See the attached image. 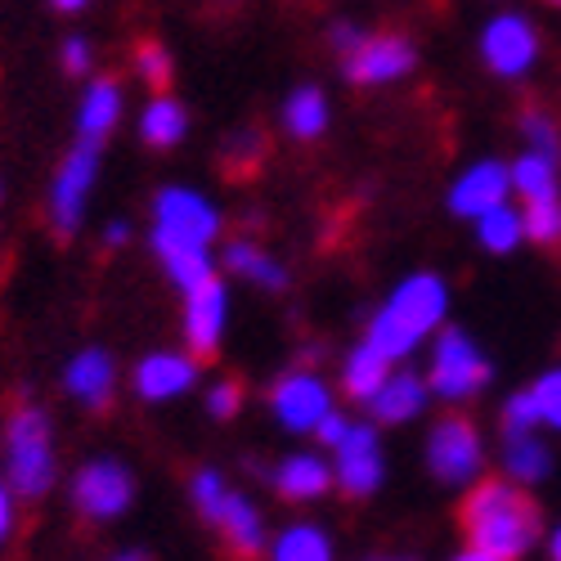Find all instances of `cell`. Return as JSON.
Wrapping results in <instances>:
<instances>
[{
    "label": "cell",
    "instance_id": "6da1fadb",
    "mask_svg": "<svg viewBox=\"0 0 561 561\" xmlns=\"http://www.w3.org/2000/svg\"><path fill=\"white\" fill-rule=\"evenodd\" d=\"M462 526H467L472 548L494 552L503 561H517L539 539V507L512 481H481L462 499Z\"/></svg>",
    "mask_w": 561,
    "mask_h": 561
},
{
    "label": "cell",
    "instance_id": "7a4b0ae2",
    "mask_svg": "<svg viewBox=\"0 0 561 561\" xmlns=\"http://www.w3.org/2000/svg\"><path fill=\"white\" fill-rule=\"evenodd\" d=\"M449 310V288L440 284L436 274H409L404 284L387 297V306L373 314L368 323V346L382 351L391 364L396 359H409L417 346H423Z\"/></svg>",
    "mask_w": 561,
    "mask_h": 561
},
{
    "label": "cell",
    "instance_id": "3957f363",
    "mask_svg": "<svg viewBox=\"0 0 561 561\" xmlns=\"http://www.w3.org/2000/svg\"><path fill=\"white\" fill-rule=\"evenodd\" d=\"M5 472H10V485L19 499H41L55 485V436H50V417L36 404H23L10 413Z\"/></svg>",
    "mask_w": 561,
    "mask_h": 561
},
{
    "label": "cell",
    "instance_id": "277c9868",
    "mask_svg": "<svg viewBox=\"0 0 561 561\" xmlns=\"http://www.w3.org/2000/svg\"><path fill=\"white\" fill-rule=\"evenodd\" d=\"M190 494H194L203 517L216 526V535L225 539V548L239 561H252V557L265 552V522H261V512L243 494H233L220 472H211V467L194 472Z\"/></svg>",
    "mask_w": 561,
    "mask_h": 561
},
{
    "label": "cell",
    "instance_id": "5b68a950",
    "mask_svg": "<svg viewBox=\"0 0 561 561\" xmlns=\"http://www.w3.org/2000/svg\"><path fill=\"white\" fill-rule=\"evenodd\" d=\"M220 233V211L194 190H162L153 198V252L162 248H211Z\"/></svg>",
    "mask_w": 561,
    "mask_h": 561
},
{
    "label": "cell",
    "instance_id": "8992f818",
    "mask_svg": "<svg viewBox=\"0 0 561 561\" xmlns=\"http://www.w3.org/2000/svg\"><path fill=\"white\" fill-rule=\"evenodd\" d=\"M490 382V359L481 355V346L467 337L462 329H445L436 333V346H432V396L449 400V404H462L472 400L481 387Z\"/></svg>",
    "mask_w": 561,
    "mask_h": 561
},
{
    "label": "cell",
    "instance_id": "52a82bcc",
    "mask_svg": "<svg viewBox=\"0 0 561 561\" xmlns=\"http://www.w3.org/2000/svg\"><path fill=\"white\" fill-rule=\"evenodd\" d=\"M481 462H485V445L481 432L467 423V417H440L427 436V467L432 477L445 485H462V481H477L481 477Z\"/></svg>",
    "mask_w": 561,
    "mask_h": 561
},
{
    "label": "cell",
    "instance_id": "ba28073f",
    "mask_svg": "<svg viewBox=\"0 0 561 561\" xmlns=\"http://www.w3.org/2000/svg\"><path fill=\"white\" fill-rule=\"evenodd\" d=\"M95 175H100V145H77L64 158V167L50 184V220H55V229L64 233V239L77 233V225L85 216V198H90V190H95Z\"/></svg>",
    "mask_w": 561,
    "mask_h": 561
},
{
    "label": "cell",
    "instance_id": "9c48e42d",
    "mask_svg": "<svg viewBox=\"0 0 561 561\" xmlns=\"http://www.w3.org/2000/svg\"><path fill=\"white\" fill-rule=\"evenodd\" d=\"M130 494H135V481L122 462L113 458H100V462H85L77 481H72V503L81 517L90 522H113L130 507Z\"/></svg>",
    "mask_w": 561,
    "mask_h": 561
},
{
    "label": "cell",
    "instance_id": "30bf717a",
    "mask_svg": "<svg viewBox=\"0 0 561 561\" xmlns=\"http://www.w3.org/2000/svg\"><path fill=\"white\" fill-rule=\"evenodd\" d=\"M481 59L490 64V72H499L507 81L526 77L535 68V59H539V32H535V23L522 19V14L490 19L485 32H481Z\"/></svg>",
    "mask_w": 561,
    "mask_h": 561
},
{
    "label": "cell",
    "instance_id": "8fae6325",
    "mask_svg": "<svg viewBox=\"0 0 561 561\" xmlns=\"http://www.w3.org/2000/svg\"><path fill=\"white\" fill-rule=\"evenodd\" d=\"M417 64V50H413V41L400 36V32H368L359 41V50H351L342 59L346 77L355 85H387V81H400L404 72H413Z\"/></svg>",
    "mask_w": 561,
    "mask_h": 561
},
{
    "label": "cell",
    "instance_id": "7c38bea8",
    "mask_svg": "<svg viewBox=\"0 0 561 561\" xmlns=\"http://www.w3.org/2000/svg\"><path fill=\"white\" fill-rule=\"evenodd\" d=\"M270 409L274 417L284 423L288 432H314L323 417L333 413V396L323 387L314 373H288V378H278L274 391H270Z\"/></svg>",
    "mask_w": 561,
    "mask_h": 561
},
{
    "label": "cell",
    "instance_id": "4fadbf2b",
    "mask_svg": "<svg viewBox=\"0 0 561 561\" xmlns=\"http://www.w3.org/2000/svg\"><path fill=\"white\" fill-rule=\"evenodd\" d=\"M225 323H229V293L220 278H207L203 288L184 293V342H190L194 359H211L220 351Z\"/></svg>",
    "mask_w": 561,
    "mask_h": 561
},
{
    "label": "cell",
    "instance_id": "5bb4252c",
    "mask_svg": "<svg viewBox=\"0 0 561 561\" xmlns=\"http://www.w3.org/2000/svg\"><path fill=\"white\" fill-rule=\"evenodd\" d=\"M337 485L351 499H368L382 485V445L368 423H351V432L337 445Z\"/></svg>",
    "mask_w": 561,
    "mask_h": 561
},
{
    "label": "cell",
    "instance_id": "9a60e30c",
    "mask_svg": "<svg viewBox=\"0 0 561 561\" xmlns=\"http://www.w3.org/2000/svg\"><path fill=\"white\" fill-rule=\"evenodd\" d=\"M507 190H512V167H503V162H477V167H467L454 180L449 211L454 216H467V220H481L485 211H494V207L507 203Z\"/></svg>",
    "mask_w": 561,
    "mask_h": 561
},
{
    "label": "cell",
    "instance_id": "2e32d148",
    "mask_svg": "<svg viewBox=\"0 0 561 561\" xmlns=\"http://www.w3.org/2000/svg\"><path fill=\"white\" fill-rule=\"evenodd\" d=\"M198 382V359L175 355V351H153L135 364V391L145 400H175Z\"/></svg>",
    "mask_w": 561,
    "mask_h": 561
},
{
    "label": "cell",
    "instance_id": "e0dca14e",
    "mask_svg": "<svg viewBox=\"0 0 561 561\" xmlns=\"http://www.w3.org/2000/svg\"><path fill=\"white\" fill-rule=\"evenodd\" d=\"M117 122H122V85L113 77H95V81L85 85L81 108H77V135H81V145H104Z\"/></svg>",
    "mask_w": 561,
    "mask_h": 561
},
{
    "label": "cell",
    "instance_id": "ac0fdd59",
    "mask_svg": "<svg viewBox=\"0 0 561 561\" xmlns=\"http://www.w3.org/2000/svg\"><path fill=\"white\" fill-rule=\"evenodd\" d=\"M427 396H432V387L417 378L413 368H400V373H391V378L382 382V391L373 396L368 404H373V417H378V423L396 427V423H409V417L423 413Z\"/></svg>",
    "mask_w": 561,
    "mask_h": 561
},
{
    "label": "cell",
    "instance_id": "d6986e66",
    "mask_svg": "<svg viewBox=\"0 0 561 561\" xmlns=\"http://www.w3.org/2000/svg\"><path fill=\"white\" fill-rule=\"evenodd\" d=\"M113 382H117V373H113V359L104 351H81L72 355L68 373H64V387L72 400H81L85 409H104L108 396H113Z\"/></svg>",
    "mask_w": 561,
    "mask_h": 561
},
{
    "label": "cell",
    "instance_id": "ffe728a7",
    "mask_svg": "<svg viewBox=\"0 0 561 561\" xmlns=\"http://www.w3.org/2000/svg\"><path fill=\"white\" fill-rule=\"evenodd\" d=\"M274 490H278V499H288V503H310V499H319L323 490L333 485V467L323 462V458H314V454H293V458H284L274 467Z\"/></svg>",
    "mask_w": 561,
    "mask_h": 561
},
{
    "label": "cell",
    "instance_id": "44dd1931",
    "mask_svg": "<svg viewBox=\"0 0 561 561\" xmlns=\"http://www.w3.org/2000/svg\"><path fill=\"white\" fill-rule=\"evenodd\" d=\"M225 265H229V274L252 278V284H261V288H270V293L288 288V270L278 265L265 248H256L252 239H233V243L225 248Z\"/></svg>",
    "mask_w": 561,
    "mask_h": 561
},
{
    "label": "cell",
    "instance_id": "7402d4cb",
    "mask_svg": "<svg viewBox=\"0 0 561 561\" xmlns=\"http://www.w3.org/2000/svg\"><path fill=\"white\" fill-rule=\"evenodd\" d=\"M391 378V359L382 355V351H373L368 342H359L351 355H346V364H342V387H346V396H355V400H373L382 391V382Z\"/></svg>",
    "mask_w": 561,
    "mask_h": 561
},
{
    "label": "cell",
    "instance_id": "603a6c76",
    "mask_svg": "<svg viewBox=\"0 0 561 561\" xmlns=\"http://www.w3.org/2000/svg\"><path fill=\"white\" fill-rule=\"evenodd\" d=\"M184 130H190V113H184L180 100L171 95H153L145 117H139V139H145L149 149H175Z\"/></svg>",
    "mask_w": 561,
    "mask_h": 561
},
{
    "label": "cell",
    "instance_id": "cb8c5ba5",
    "mask_svg": "<svg viewBox=\"0 0 561 561\" xmlns=\"http://www.w3.org/2000/svg\"><path fill=\"white\" fill-rule=\"evenodd\" d=\"M284 126L293 139H319L323 130H329V100H323L319 85H301L288 95L284 104Z\"/></svg>",
    "mask_w": 561,
    "mask_h": 561
},
{
    "label": "cell",
    "instance_id": "d4e9b609",
    "mask_svg": "<svg viewBox=\"0 0 561 561\" xmlns=\"http://www.w3.org/2000/svg\"><path fill=\"white\" fill-rule=\"evenodd\" d=\"M512 190H517L526 203H543V198H561L557 184V162L543 153H522L512 162Z\"/></svg>",
    "mask_w": 561,
    "mask_h": 561
},
{
    "label": "cell",
    "instance_id": "484cf974",
    "mask_svg": "<svg viewBox=\"0 0 561 561\" xmlns=\"http://www.w3.org/2000/svg\"><path fill=\"white\" fill-rule=\"evenodd\" d=\"M503 467H507L512 481H539L552 467V449L535 432L530 436H507L503 440Z\"/></svg>",
    "mask_w": 561,
    "mask_h": 561
},
{
    "label": "cell",
    "instance_id": "4316f807",
    "mask_svg": "<svg viewBox=\"0 0 561 561\" xmlns=\"http://www.w3.org/2000/svg\"><path fill=\"white\" fill-rule=\"evenodd\" d=\"M158 261H162V270L171 274V284L184 288V293H194V288L207 284V278H216L207 248H162Z\"/></svg>",
    "mask_w": 561,
    "mask_h": 561
},
{
    "label": "cell",
    "instance_id": "83f0119b",
    "mask_svg": "<svg viewBox=\"0 0 561 561\" xmlns=\"http://www.w3.org/2000/svg\"><path fill=\"white\" fill-rule=\"evenodd\" d=\"M477 239H481L485 252L507 256L512 248L526 239V220H522V211H512V207L503 203V207H494V211H485V216L477 220Z\"/></svg>",
    "mask_w": 561,
    "mask_h": 561
},
{
    "label": "cell",
    "instance_id": "f1b7e54d",
    "mask_svg": "<svg viewBox=\"0 0 561 561\" xmlns=\"http://www.w3.org/2000/svg\"><path fill=\"white\" fill-rule=\"evenodd\" d=\"M270 561H333V543L319 526H288L274 539Z\"/></svg>",
    "mask_w": 561,
    "mask_h": 561
},
{
    "label": "cell",
    "instance_id": "f546056e",
    "mask_svg": "<svg viewBox=\"0 0 561 561\" xmlns=\"http://www.w3.org/2000/svg\"><path fill=\"white\" fill-rule=\"evenodd\" d=\"M220 162H225L233 175H252V171L265 162V135H261L256 126H239L233 135H225Z\"/></svg>",
    "mask_w": 561,
    "mask_h": 561
},
{
    "label": "cell",
    "instance_id": "4dcf8cb0",
    "mask_svg": "<svg viewBox=\"0 0 561 561\" xmlns=\"http://www.w3.org/2000/svg\"><path fill=\"white\" fill-rule=\"evenodd\" d=\"M522 220H526V239H535L539 248H561V198L526 203Z\"/></svg>",
    "mask_w": 561,
    "mask_h": 561
},
{
    "label": "cell",
    "instance_id": "1f68e13d",
    "mask_svg": "<svg viewBox=\"0 0 561 561\" xmlns=\"http://www.w3.org/2000/svg\"><path fill=\"white\" fill-rule=\"evenodd\" d=\"M522 135H526L530 153H543V158L561 162V126H557L543 108H526V113H522Z\"/></svg>",
    "mask_w": 561,
    "mask_h": 561
},
{
    "label": "cell",
    "instance_id": "d6a6232c",
    "mask_svg": "<svg viewBox=\"0 0 561 561\" xmlns=\"http://www.w3.org/2000/svg\"><path fill=\"white\" fill-rule=\"evenodd\" d=\"M135 72L145 77L158 95H167V85H171V55L162 50L158 41H139L135 45Z\"/></svg>",
    "mask_w": 561,
    "mask_h": 561
},
{
    "label": "cell",
    "instance_id": "836d02e7",
    "mask_svg": "<svg viewBox=\"0 0 561 561\" xmlns=\"http://www.w3.org/2000/svg\"><path fill=\"white\" fill-rule=\"evenodd\" d=\"M539 423H543V417H539L535 391H522V396H512L503 404V436H530Z\"/></svg>",
    "mask_w": 561,
    "mask_h": 561
},
{
    "label": "cell",
    "instance_id": "e575fe53",
    "mask_svg": "<svg viewBox=\"0 0 561 561\" xmlns=\"http://www.w3.org/2000/svg\"><path fill=\"white\" fill-rule=\"evenodd\" d=\"M530 391H535V400H539V417H543L548 427L561 432V368L543 373V378H539Z\"/></svg>",
    "mask_w": 561,
    "mask_h": 561
},
{
    "label": "cell",
    "instance_id": "d590c367",
    "mask_svg": "<svg viewBox=\"0 0 561 561\" xmlns=\"http://www.w3.org/2000/svg\"><path fill=\"white\" fill-rule=\"evenodd\" d=\"M239 409H243V387L239 382H216L207 391V413L220 417V423H225V417H233Z\"/></svg>",
    "mask_w": 561,
    "mask_h": 561
},
{
    "label": "cell",
    "instance_id": "8d00e7d4",
    "mask_svg": "<svg viewBox=\"0 0 561 561\" xmlns=\"http://www.w3.org/2000/svg\"><path fill=\"white\" fill-rule=\"evenodd\" d=\"M59 64H64V72H72V77L90 72V64H95V55H90V41H85V36H68L64 50H59Z\"/></svg>",
    "mask_w": 561,
    "mask_h": 561
},
{
    "label": "cell",
    "instance_id": "74e56055",
    "mask_svg": "<svg viewBox=\"0 0 561 561\" xmlns=\"http://www.w3.org/2000/svg\"><path fill=\"white\" fill-rule=\"evenodd\" d=\"M346 432H351V423H346V417H342L337 409H333V413H329V417H323V423L314 427V436H319V445H329V449H337Z\"/></svg>",
    "mask_w": 561,
    "mask_h": 561
},
{
    "label": "cell",
    "instance_id": "f35d334b",
    "mask_svg": "<svg viewBox=\"0 0 561 561\" xmlns=\"http://www.w3.org/2000/svg\"><path fill=\"white\" fill-rule=\"evenodd\" d=\"M364 36H368V32H359L355 23H337V27L329 32V41H333V50H337L342 59H346L351 50H359V41H364Z\"/></svg>",
    "mask_w": 561,
    "mask_h": 561
},
{
    "label": "cell",
    "instance_id": "ab89813d",
    "mask_svg": "<svg viewBox=\"0 0 561 561\" xmlns=\"http://www.w3.org/2000/svg\"><path fill=\"white\" fill-rule=\"evenodd\" d=\"M10 526H14V499H10L5 485H0V539L10 535Z\"/></svg>",
    "mask_w": 561,
    "mask_h": 561
},
{
    "label": "cell",
    "instance_id": "60d3db41",
    "mask_svg": "<svg viewBox=\"0 0 561 561\" xmlns=\"http://www.w3.org/2000/svg\"><path fill=\"white\" fill-rule=\"evenodd\" d=\"M126 239H130L126 225H108V229H104V243H108V248H117V243H126Z\"/></svg>",
    "mask_w": 561,
    "mask_h": 561
},
{
    "label": "cell",
    "instance_id": "b9f144b4",
    "mask_svg": "<svg viewBox=\"0 0 561 561\" xmlns=\"http://www.w3.org/2000/svg\"><path fill=\"white\" fill-rule=\"evenodd\" d=\"M454 561H503V557H494V552H481V548H467V552H458Z\"/></svg>",
    "mask_w": 561,
    "mask_h": 561
},
{
    "label": "cell",
    "instance_id": "7bdbcfd3",
    "mask_svg": "<svg viewBox=\"0 0 561 561\" xmlns=\"http://www.w3.org/2000/svg\"><path fill=\"white\" fill-rule=\"evenodd\" d=\"M50 5H55V10H64V14H77V10H85V5H90V0H50Z\"/></svg>",
    "mask_w": 561,
    "mask_h": 561
},
{
    "label": "cell",
    "instance_id": "ee69618b",
    "mask_svg": "<svg viewBox=\"0 0 561 561\" xmlns=\"http://www.w3.org/2000/svg\"><path fill=\"white\" fill-rule=\"evenodd\" d=\"M552 561H561V526L552 530Z\"/></svg>",
    "mask_w": 561,
    "mask_h": 561
},
{
    "label": "cell",
    "instance_id": "f6af8a7d",
    "mask_svg": "<svg viewBox=\"0 0 561 561\" xmlns=\"http://www.w3.org/2000/svg\"><path fill=\"white\" fill-rule=\"evenodd\" d=\"M113 561H149V557H145V552H117Z\"/></svg>",
    "mask_w": 561,
    "mask_h": 561
},
{
    "label": "cell",
    "instance_id": "bcb514c9",
    "mask_svg": "<svg viewBox=\"0 0 561 561\" xmlns=\"http://www.w3.org/2000/svg\"><path fill=\"white\" fill-rule=\"evenodd\" d=\"M368 561H413V557H368Z\"/></svg>",
    "mask_w": 561,
    "mask_h": 561
},
{
    "label": "cell",
    "instance_id": "7dc6e473",
    "mask_svg": "<svg viewBox=\"0 0 561 561\" xmlns=\"http://www.w3.org/2000/svg\"><path fill=\"white\" fill-rule=\"evenodd\" d=\"M548 5H561V0H548Z\"/></svg>",
    "mask_w": 561,
    "mask_h": 561
},
{
    "label": "cell",
    "instance_id": "c3c4849f",
    "mask_svg": "<svg viewBox=\"0 0 561 561\" xmlns=\"http://www.w3.org/2000/svg\"><path fill=\"white\" fill-rule=\"evenodd\" d=\"M0 198H5V190H0Z\"/></svg>",
    "mask_w": 561,
    "mask_h": 561
}]
</instances>
